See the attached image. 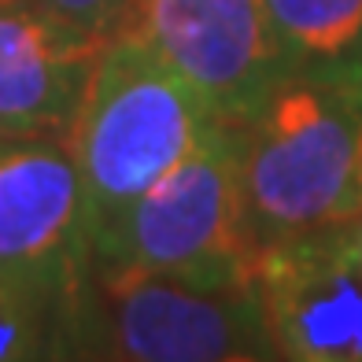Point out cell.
<instances>
[{
  "label": "cell",
  "mask_w": 362,
  "mask_h": 362,
  "mask_svg": "<svg viewBox=\"0 0 362 362\" xmlns=\"http://www.w3.org/2000/svg\"><path fill=\"white\" fill-rule=\"evenodd\" d=\"M63 358L59 329L41 307L0 285V362Z\"/></svg>",
  "instance_id": "30bf717a"
},
{
  "label": "cell",
  "mask_w": 362,
  "mask_h": 362,
  "mask_svg": "<svg viewBox=\"0 0 362 362\" xmlns=\"http://www.w3.org/2000/svg\"><path fill=\"white\" fill-rule=\"evenodd\" d=\"M255 288L277 358L362 362V240L355 222L262 244Z\"/></svg>",
  "instance_id": "52a82bcc"
},
{
  "label": "cell",
  "mask_w": 362,
  "mask_h": 362,
  "mask_svg": "<svg viewBox=\"0 0 362 362\" xmlns=\"http://www.w3.org/2000/svg\"><path fill=\"white\" fill-rule=\"evenodd\" d=\"M30 4H37L41 11L56 15V19L71 23L78 30L107 37L115 30V23H119L126 0H30Z\"/></svg>",
  "instance_id": "8fae6325"
},
{
  "label": "cell",
  "mask_w": 362,
  "mask_h": 362,
  "mask_svg": "<svg viewBox=\"0 0 362 362\" xmlns=\"http://www.w3.org/2000/svg\"><path fill=\"white\" fill-rule=\"evenodd\" d=\"M115 30L152 48L218 122L248 126L292 74L267 0H126Z\"/></svg>",
  "instance_id": "5b68a950"
},
{
  "label": "cell",
  "mask_w": 362,
  "mask_h": 362,
  "mask_svg": "<svg viewBox=\"0 0 362 362\" xmlns=\"http://www.w3.org/2000/svg\"><path fill=\"white\" fill-rule=\"evenodd\" d=\"M86 270L89 204L67 141L0 137V285L59 329Z\"/></svg>",
  "instance_id": "8992f818"
},
{
  "label": "cell",
  "mask_w": 362,
  "mask_h": 362,
  "mask_svg": "<svg viewBox=\"0 0 362 362\" xmlns=\"http://www.w3.org/2000/svg\"><path fill=\"white\" fill-rule=\"evenodd\" d=\"M255 240L244 211V126L211 137L93 233L89 262L122 274L252 277Z\"/></svg>",
  "instance_id": "277c9868"
},
{
  "label": "cell",
  "mask_w": 362,
  "mask_h": 362,
  "mask_svg": "<svg viewBox=\"0 0 362 362\" xmlns=\"http://www.w3.org/2000/svg\"><path fill=\"white\" fill-rule=\"evenodd\" d=\"M218 119L152 48L107 34L67 141L89 204V244L104 222L196 152Z\"/></svg>",
  "instance_id": "3957f363"
},
{
  "label": "cell",
  "mask_w": 362,
  "mask_h": 362,
  "mask_svg": "<svg viewBox=\"0 0 362 362\" xmlns=\"http://www.w3.org/2000/svg\"><path fill=\"white\" fill-rule=\"evenodd\" d=\"M255 248L362 215V71H292L244 126Z\"/></svg>",
  "instance_id": "6da1fadb"
},
{
  "label": "cell",
  "mask_w": 362,
  "mask_h": 362,
  "mask_svg": "<svg viewBox=\"0 0 362 362\" xmlns=\"http://www.w3.org/2000/svg\"><path fill=\"white\" fill-rule=\"evenodd\" d=\"M355 229H358V240H362V215L355 218Z\"/></svg>",
  "instance_id": "7c38bea8"
},
{
  "label": "cell",
  "mask_w": 362,
  "mask_h": 362,
  "mask_svg": "<svg viewBox=\"0 0 362 362\" xmlns=\"http://www.w3.org/2000/svg\"><path fill=\"white\" fill-rule=\"evenodd\" d=\"M107 37L0 0V137H63Z\"/></svg>",
  "instance_id": "ba28073f"
},
{
  "label": "cell",
  "mask_w": 362,
  "mask_h": 362,
  "mask_svg": "<svg viewBox=\"0 0 362 362\" xmlns=\"http://www.w3.org/2000/svg\"><path fill=\"white\" fill-rule=\"evenodd\" d=\"M292 71H362V0H267Z\"/></svg>",
  "instance_id": "9c48e42d"
},
{
  "label": "cell",
  "mask_w": 362,
  "mask_h": 362,
  "mask_svg": "<svg viewBox=\"0 0 362 362\" xmlns=\"http://www.w3.org/2000/svg\"><path fill=\"white\" fill-rule=\"evenodd\" d=\"M63 358L111 362H270L252 277L122 274L89 262L59 325Z\"/></svg>",
  "instance_id": "7a4b0ae2"
}]
</instances>
